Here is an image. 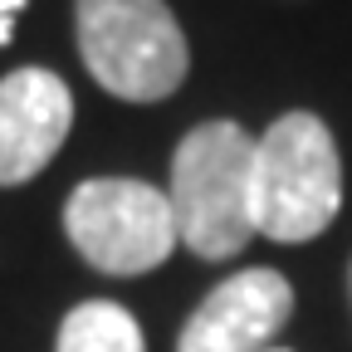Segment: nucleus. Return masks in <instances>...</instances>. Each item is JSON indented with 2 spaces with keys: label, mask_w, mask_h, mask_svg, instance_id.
Masks as SVG:
<instances>
[{
  "label": "nucleus",
  "mask_w": 352,
  "mask_h": 352,
  "mask_svg": "<svg viewBox=\"0 0 352 352\" xmlns=\"http://www.w3.org/2000/svg\"><path fill=\"white\" fill-rule=\"evenodd\" d=\"M176 240L201 259H230L254 230V138L240 122H201L171 157Z\"/></svg>",
  "instance_id": "obj_1"
},
{
  "label": "nucleus",
  "mask_w": 352,
  "mask_h": 352,
  "mask_svg": "<svg viewBox=\"0 0 352 352\" xmlns=\"http://www.w3.org/2000/svg\"><path fill=\"white\" fill-rule=\"evenodd\" d=\"M342 206V166L333 132L314 113H284L254 138V230L303 245L333 226Z\"/></svg>",
  "instance_id": "obj_2"
},
{
  "label": "nucleus",
  "mask_w": 352,
  "mask_h": 352,
  "mask_svg": "<svg viewBox=\"0 0 352 352\" xmlns=\"http://www.w3.org/2000/svg\"><path fill=\"white\" fill-rule=\"evenodd\" d=\"M78 54L108 94L127 103H157L186 78V34L166 0H78Z\"/></svg>",
  "instance_id": "obj_3"
},
{
  "label": "nucleus",
  "mask_w": 352,
  "mask_h": 352,
  "mask_svg": "<svg viewBox=\"0 0 352 352\" xmlns=\"http://www.w3.org/2000/svg\"><path fill=\"white\" fill-rule=\"evenodd\" d=\"M74 250L103 274H147L182 245L166 191L132 176H94L64 206Z\"/></svg>",
  "instance_id": "obj_4"
},
{
  "label": "nucleus",
  "mask_w": 352,
  "mask_h": 352,
  "mask_svg": "<svg viewBox=\"0 0 352 352\" xmlns=\"http://www.w3.org/2000/svg\"><path fill=\"white\" fill-rule=\"evenodd\" d=\"M74 98L50 69H15L0 78V186H25L54 162L69 138Z\"/></svg>",
  "instance_id": "obj_5"
},
{
  "label": "nucleus",
  "mask_w": 352,
  "mask_h": 352,
  "mask_svg": "<svg viewBox=\"0 0 352 352\" xmlns=\"http://www.w3.org/2000/svg\"><path fill=\"white\" fill-rule=\"evenodd\" d=\"M294 314V289L274 270H240L220 284L176 338V352H264Z\"/></svg>",
  "instance_id": "obj_6"
},
{
  "label": "nucleus",
  "mask_w": 352,
  "mask_h": 352,
  "mask_svg": "<svg viewBox=\"0 0 352 352\" xmlns=\"http://www.w3.org/2000/svg\"><path fill=\"white\" fill-rule=\"evenodd\" d=\"M54 352H147V347H142V328L132 323L127 308L94 298V303H78L64 318Z\"/></svg>",
  "instance_id": "obj_7"
},
{
  "label": "nucleus",
  "mask_w": 352,
  "mask_h": 352,
  "mask_svg": "<svg viewBox=\"0 0 352 352\" xmlns=\"http://www.w3.org/2000/svg\"><path fill=\"white\" fill-rule=\"evenodd\" d=\"M20 6H25V0H0V15H15Z\"/></svg>",
  "instance_id": "obj_8"
},
{
  "label": "nucleus",
  "mask_w": 352,
  "mask_h": 352,
  "mask_svg": "<svg viewBox=\"0 0 352 352\" xmlns=\"http://www.w3.org/2000/svg\"><path fill=\"white\" fill-rule=\"evenodd\" d=\"M0 44H10V15H0Z\"/></svg>",
  "instance_id": "obj_9"
},
{
  "label": "nucleus",
  "mask_w": 352,
  "mask_h": 352,
  "mask_svg": "<svg viewBox=\"0 0 352 352\" xmlns=\"http://www.w3.org/2000/svg\"><path fill=\"white\" fill-rule=\"evenodd\" d=\"M264 352H284V347H264Z\"/></svg>",
  "instance_id": "obj_10"
}]
</instances>
